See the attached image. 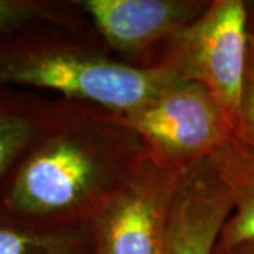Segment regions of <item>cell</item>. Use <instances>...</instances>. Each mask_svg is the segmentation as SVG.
Wrapping results in <instances>:
<instances>
[{
    "label": "cell",
    "mask_w": 254,
    "mask_h": 254,
    "mask_svg": "<svg viewBox=\"0 0 254 254\" xmlns=\"http://www.w3.org/2000/svg\"><path fill=\"white\" fill-rule=\"evenodd\" d=\"M177 78L161 65L134 66L110 55L95 31L37 21L0 36V85L57 92L126 113Z\"/></svg>",
    "instance_id": "obj_2"
},
{
    "label": "cell",
    "mask_w": 254,
    "mask_h": 254,
    "mask_svg": "<svg viewBox=\"0 0 254 254\" xmlns=\"http://www.w3.org/2000/svg\"><path fill=\"white\" fill-rule=\"evenodd\" d=\"M0 254H96L92 222L34 225L0 219Z\"/></svg>",
    "instance_id": "obj_10"
},
{
    "label": "cell",
    "mask_w": 254,
    "mask_h": 254,
    "mask_svg": "<svg viewBox=\"0 0 254 254\" xmlns=\"http://www.w3.org/2000/svg\"><path fill=\"white\" fill-rule=\"evenodd\" d=\"M118 115L147 154L177 171L208 160L236 137L210 92L196 82L177 79L141 106Z\"/></svg>",
    "instance_id": "obj_4"
},
{
    "label": "cell",
    "mask_w": 254,
    "mask_h": 254,
    "mask_svg": "<svg viewBox=\"0 0 254 254\" xmlns=\"http://www.w3.org/2000/svg\"><path fill=\"white\" fill-rule=\"evenodd\" d=\"M182 171L145 153L92 220L96 254H167L174 193Z\"/></svg>",
    "instance_id": "obj_5"
},
{
    "label": "cell",
    "mask_w": 254,
    "mask_h": 254,
    "mask_svg": "<svg viewBox=\"0 0 254 254\" xmlns=\"http://www.w3.org/2000/svg\"><path fill=\"white\" fill-rule=\"evenodd\" d=\"M213 254H254V239L243 240L232 246L216 245Z\"/></svg>",
    "instance_id": "obj_13"
},
{
    "label": "cell",
    "mask_w": 254,
    "mask_h": 254,
    "mask_svg": "<svg viewBox=\"0 0 254 254\" xmlns=\"http://www.w3.org/2000/svg\"><path fill=\"white\" fill-rule=\"evenodd\" d=\"M239 140L254 145V38L249 34L245 76L239 108Z\"/></svg>",
    "instance_id": "obj_12"
},
{
    "label": "cell",
    "mask_w": 254,
    "mask_h": 254,
    "mask_svg": "<svg viewBox=\"0 0 254 254\" xmlns=\"http://www.w3.org/2000/svg\"><path fill=\"white\" fill-rule=\"evenodd\" d=\"M247 9V28L249 34L254 38V1H246Z\"/></svg>",
    "instance_id": "obj_14"
},
{
    "label": "cell",
    "mask_w": 254,
    "mask_h": 254,
    "mask_svg": "<svg viewBox=\"0 0 254 254\" xmlns=\"http://www.w3.org/2000/svg\"><path fill=\"white\" fill-rule=\"evenodd\" d=\"M54 99L0 85V187L47 125Z\"/></svg>",
    "instance_id": "obj_9"
},
{
    "label": "cell",
    "mask_w": 254,
    "mask_h": 254,
    "mask_svg": "<svg viewBox=\"0 0 254 254\" xmlns=\"http://www.w3.org/2000/svg\"><path fill=\"white\" fill-rule=\"evenodd\" d=\"M247 44L246 1L210 0L199 17L164 43L151 65L205 86L236 136Z\"/></svg>",
    "instance_id": "obj_3"
},
{
    "label": "cell",
    "mask_w": 254,
    "mask_h": 254,
    "mask_svg": "<svg viewBox=\"0 0 254 254\" xmlns=\"http://www.w3.org/2000/svg\"><path fill=\"white\" fill-rule=\"evenodd\" d=\"M144 154L140 137L118 112L54 99L47 125L0 187V219L89 223Z\"/></svg>",
    "instance_id": "obj_1"
},
{
    "label": "cell",
    "mask_w": 254,
    "mask_h": 254,
    "mask_svg": "<svg viewBox=\"0 0 254 254\" xmlns=\"http://www.w3.org/2000/svg\"><path fill=\"white\" fill-rule=\"evenodd\" d=\"M92 27L119 60L141 66V58L163 46L208 9V0H82Z\"/></svg>",
    "instance_id": "obj_6"
},
{
    "label": "cell",
    "mask_w": 254,
    "mask_h": 254,
    "mask_svg": "<svg viewBox=\"0 0 254 254\" xmlns=\"http://www.w3.org/2000/svg\"><path fill=\"white\" fill-rule=\"evenodd\" d=\"M37 21H48L83 33L95 31L78 1L0 0V36Z\"/></svg>",
    "instance_id": "obj_11"
},
{
    "label": "cell",
    "mask_w": 254,
    "mask_h": 254,
    "mask_svg": "<svg viewBox=\"0 0 254 254\" xmlns=\"http://www.w3.org/2000/svg\"><path fill=\"white\" fill-rule=\"evenodd\" d=\"M209 161L233 200V212L216 245L254 239V145L233 137L216 148Z\"/></svg>",
    "instance_id": "obj_8"
},
{
    "label": "cell",
    "mask_w": 254,
    "mask_h": 254,
    "mask_svg": "<svg viewBox=\"0 0 254 254\" xmlns=\"http://www.w3.org/2000/svg\"><path fill=\"white\" fill-rule=\"evenodd\" d=\"M233 200L210 161L184 170L174 193L168 253L213 254Z\"/></svg>",
    "instance_id": "obj_7"
}]
</instances>
